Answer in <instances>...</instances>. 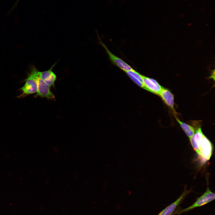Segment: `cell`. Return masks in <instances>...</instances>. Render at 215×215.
Masks as SVG:
<instances>
[{"label": "cell", "mask_w": 215, "mask_h": 215, "mask_svg": "<svg viewBox=\"0 0 215 215\" xmlns=\"http://www.w3.org/2000/svg\"><path fill=\"white\" fill-rule=\"evenodd\" d=\"M30 73L33 76L36 83L37 91L36 96L45 97L48 99H54L55 96L54 94L50 91V86L42 78L40 71L33 67Z\"/></svg>", "instance_id": "1"}, {"label": "cell", "mask_w": 215, "mask_h": 215, "mask_svg": "<svg viewBox=\"0 0 215 215\" xmlns=\"http://www.w3.org/2000/svg\"><path fill=\"white\" fill-rule=\"evenodd\" d=\"M215 198V194L209 189L208 186L205 192L202 196L197 198L195 202L189 207L181 211L178 213V215L195 208L205 205L214 200Z\"/></svg>", "instance_id": "2"}, {"label": "cell", "mask_w": 215, "mask_h": 215, "mask_svg": "<svg viewBox=\"0 0 215 215\" xmlns=\"http://www.w3.org/2000/svg\"><path fill=\"white\" fill-rule=\"evenodd\" d=\"M213 151V144L204 135L202 139L198 156L203 162L210 160Z\"/></svg>", "instance_id": "3"}, {"label": "cell", "mask_w": 215, "mask_h": 215, "mask_svg": "<svg viewBox=\"0 0 215 215\" xmlns=\"http://www.w3.org/2000/svg\"><path fill=\"white\" fill-rule=\"evenodd\" d=\"M20 89L22 91V93L18 96L19 98H22L27 95L37 92L36 83L31 73L29 74L24 85Z\"/></svg>", "instance_id": "4"}, {"label": "cell", "mask_w": 215, "mask_h": 215, "mask_svg": "<svg viewBox=\"0 0 215 215\" xmlns=\"http://www.w3.org/2000/svg\"><path fill=\"white\" fill-rule=\"evenodd\" d=\"M100 43L105 49L112 63L125 72L133 70L132 67L122 59L112 53L106 45L100 40Z\"/></svg>", "instance_id": "5"}, {"label": "cell", "mask_w": 215, "mask_h": 215, "mask_svg": "<svg viewBox=\"0 0 215 215\" xmlns=\"http://www.w3.org/2000/svg\"><path fill=\"white\" fill-rule=\"evenodd\" d=\"M144 89L159 96L163 87L155 79L142 75Z\"/></svg>", "instance_id": "6"}, {"label": "cell", "mask_w": 215, "mask_h": 215, "mask_svg": "<svg viewBox=\"0 0 215 215\" xmlns=\"http://www.w3.org/2000/svg\"><path fill=\"white\" fill-rule=\"evenodd\" d=\"M165 103L172 110L175 114L176 112L174 107V96L168 89L163 87L159 96Z\"/></svg>", "instance_id": "7"}, {"label": "cell", "mask_w": 215, "mask_h": 215, "mask_svg": "<svg viewBox=\"0 0 215 215\" xmlns=\"http://www.w3.org/2000/svg\"><path fill=\"white\" fill-rule=\"evenodd\" d=\"M204 134L200 127L196 130L194 135L189 139L191 144L197 154H199Z\"/></svg>", "instance_id": "8"}, {"label": "cell", "mask_w": 215, "mask_h": 215, "mask_svg": "<svg viewBox=\"0 0 215 215\" xmlns=\"http://www.w3.org/2000/svg\"><path fill=\"white\" fill-rule=\"evenodd\" d=\"M189 193V191L185 190L177 199L162 210L158 215H171L182 200Z\"/></svg>", "instance_id": "9"}, {"label": "cell", "mask_w": 215, "mask_h": 215, "mask_svg": "<svg viewBox=\"0 0 215 215\" xmlns=\"http://www.w3.org/2000/svg\"><path fill=\"white\" fill-rule=\"evenodd\" d=\"M54 65L48 70L40 72L42 78L50 87L54 86L57 78L56 75L52 70Z\"/></svg>", "instance_id": "10"}, {"label": "cell", "mask_w": 215, "mask_h": 215, "mask_svg": "<svg viewBox=\"0 0 215 215\" xmlns=\"http://www.w3.org/2000/svg\"><path fill=\"white\" fill-rule=\"evenodd\" d=\"M175 117L182 128L190 139L194 134L196 129L193 126L181 121L175 116Z\"/></svg>", "instance_id": "11"}, {"label": "cell", "mask_w": 215, "mask_h": 215, "mask_svg": "<svg viewBox=\"0 0 215 215\" xmlns=\"http://www.w3.org/2000/svg\"><path fill=\"white\" fill-rule=\"evenodd\" d=\"M19 0H17L16 2H15V4H14L13 7L12 8V9H11V10H13V8H14V7H15L16 6V5L18 3V2L19 1Z\"/></svg>", "instance_id": "12"}, {"label": "cell", "mask_w": 215, "mask_h": 215, "mask_svg": "<svg viewBox=\"0 0 215 215\" xmlns=\"http://www.w3.org/2000/svg\"><path fill=\"white\" fill-rule=\"evenodd\" d=\"M206 10V8L204 7L201 8L200 9V11L201 12H203Z\"/></svg>", "instance_id": "13"}, {"label": "cell", "mask_w": 215, "mask_h": 215, "mask_svg": "<svg viewBox=\"0 0 215 215\" xmlns=\"http://www.w3.org/2000/svg\"><path fill=\"white\" fill-rule=\"evenodd\" d=\"M186 0V1H189V0Z\"/></svg>", "instance_id": "14"}]
</instances>
